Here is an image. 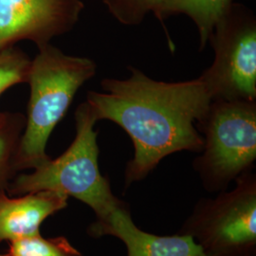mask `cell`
<instances>
[{"instance_id":"12","label":"cell","mask_w":256,"mask_h":256,"mask_svg":"<svg viewBox=\"0 0 256 256\" xmlns=\"http://www.w3.org/2000/svg\"><path fill=\"white\" fill-rule=\"evenodd\" d=\"M10 256H84L64 238H45L40 234L10 243Z\"/></svg>"},{"instance_id":"1","label":"cell","mask_w":256,"mask_h":256,"mask_svg":"<svg viewBox=\"0 0 256 256\" xmlns=\"http://www.w3.org/2000/svg\"><path fill=\"white\" fill-rule=\"evenodd\" d=\"M126 79L104 78V92H88L97 118L117 124L131 138L134 156L124 171V187L144 180L167 156L200 153L204 140L196 126L212 101L202 77L185 82L156 81L134 66Z\"/></svg>"},{"instance_id":"5","label":"cell","mask_w":256,"mask_h":256,"mask_svg":"<svg viewBox=\"0 0 256 256\" xmlns=\"http://www.w3.org/2000/svg\"><path fill=\"white\" fill-rule=\"evenodd\" d=\"M234 182L232 190L198 202L178 232L206 256H256V174L244 173Z\"/></svg>"},{"instance_id":"6","label":"cell","mask_w":256,"mask_h":256,"mask_svg":"<svg viewBox=\"0 0 256 256\" xmlns=\"http://www.w3.org/2000/svg\"><path fill=\"white\" fill-rule=\"evenodd\" d=\"M209 42L214 52L200 75L212 101L256 102V18L234 2L218 19Z\"/></svg>"},{"instance_id":"2","label":"cell","mask_w":256,"mask_h":256,"mask_svg":"<svg viewBox=\"0 0 256 256\" xmlns=\"http://www.w3.org/2000/svg\"><path fill=\"white\" fill-rule=\"evenodd\" d=\"M96 70L97 64L90 58L66 54L50 44L38 48L28 76L27 117L16 156L18 173L50 160L46 151L50 136Z\"/></svg>"},{"instance_id":"7","label":"cell","mask_w":256,"mask_h":256,"mask_svg":"<svg viewBox=\"0 0 256 256\" xmlns=\"http://www.w3.org/2000/svg\"><path fill=\"white\" fill-rule=\"evenodd\" d=\"M84 8L82 0H0V52L23 40L50 44L74 28Z\"/></svg>"},{"instance_id":"15","label":"cell","mask_w":256,"mask_h":256,"mask_svg":"<svg viewBox=\"0 0 256 256\" xmlns=\"http://www.w3.org/2000/svg\"><path fill=\"white\" fill-rule=\"evenodd\" d=\"M0 256H10L9 254H0Z\"/></svg>"},{"instance_id":"9","label":"cell","mask_w":256,"mask_h":256,"mask_svg":"<svg viewBox=\"0 0 256 256\" xmlns=\"http://www.w3.org/2000/svg\"><path fill=\"white\" fill-rule=\"evenodd\" d=\"M68 198L54 191L28 192L12 198L0 186V242H14L40 234V227L50 216L68 206Z\"/></svg>"},{"instance_id":"10","label":"cell","mask_w":256,"mask_h":256,"mask_svg":"<svg viewBox=\"0 0 256 256\" xmlns=\"http://www.w3.org/2000/svg\"><path fill=\"white\" fill-rule=\"evenodd\" d=\"M232 3L234 0H164L155 16L160 22L178 14H185L192 19L198 32L202 52L209 42L216 22Z\"/></svg>"},{"instance_id":"14","label":"cell","mask_w":256,"mask_h":256,"mask_svg":"<svg viewBox=\"0 0 256 256\" xmlns=\"http://www.w3.org/2000/svg\"><path fill=\"white\" fill-rule=\"evenodd\" d=\"M164 0H102L110 14L126 26H137L150 12L156 14Z\"/></svg>"},{"instance_id":"13","label":"cell","mask_w":256,"mask_h":256,"mask_svg":"<svg viewBox=\"0 0 256 256\" xmlns=\"http://www.w3.org/2000/svg\"><path fill=\"white\" fill-rule=\"evenodd\" d=\"M32 59L16 46L0 52V97L12 86L27 82ZM5 111H0V120Z\"/></svg>"},{"instance_id":"4","label":"cell","mask_w":256,"mask_h":256,"mask_svg":"<svg viewBox=\"0 0 256 256\" xmlns=\"http://www.w3.org/2000/svg\"><path fill=\"white\" fill-rule=\"evenodd\" d=\"M204 146L194 169L209 192H222L256 160V102L212 101L196 124Z\"/></svg>"},{"instance_id":"8","label":"cell","mask_w":256,"mask_h":256,"mask_svg":"<svg viewBox=\"0 0 256 256\" xmlns=\"http://www.w3.org/2000/svg\"><path fill=\"white\" fill-rule=\"evenodd\" d=\"M88 234L93 238H119L128 248V256H206L189 236H162L138 228L124 202L115 206L101 222H94Z\"/></svg>"},{"instance_id":"3","label":"cell","mask_w":256,"mask_h":256,"mask_svg":"<svg viewBox=\"0 0 256 256\" xmlns=\"http://www.w3.org/2000/svg\"><path fill=\"white\" fill-rule=\"evenodd\" d=\"M97 118L88 102L75 111L76 135L72 144L54 160L50 158L28 174H16L6 186L10 196L54 191L74 198L92 208L95 222L104 220L122 203L99 168V147L94 126Z\"/></svg>"},{"instance_id":"11","label":"cell","mask_w":256,"mask_h":256,"mask_svg":"<svg viewBox=\"0 0 256 256\" xmlns=\"http://www.w3.org/2000/svg\"><path fill=\"white\" fill-rule=\"evenodd\" d=\"M25 122L26 116L7 111L0 120V186L5 188L18 173L16 156Z\"/></svg>"}]
</instances>
